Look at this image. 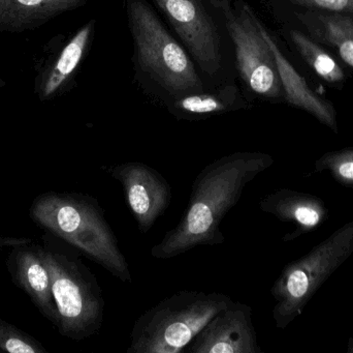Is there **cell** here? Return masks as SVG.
Wrapping results in <instances>:
<instances>
[{
    "label": "cell",
    "mask_w": 353,
    "mask_h": 353,
    "mask_svg": "<svg viewBox=\"0 0 353 353\" xmlns=\"http://www.w3.org/2000/svg\"><path fill=\"white\" fill-rule=\"evenodd\" d=\"M268 153L239 151L205 166L195 178L188 207L174 229L151 249L157 259H171L201 246L225 242L220 225L249 182L271 167Z\"/></svg>",
    "instance_id": "obj_1"
},
{
    "label": "cell",
    "mask_w": 353,
    "mask_h": 353,
    "mask_svg": "<svg viewBox=\"0 0 353 353\" xmlns=\"http://www.w3.org/2000/svg\"><path fill=\"white\" fill-rule=\"evenodd\" d=\"M31 220L70 245L123 283L132 282L130 265L99 202L80 193L47 192L29 209Z\"/></svg>",
    "instance_id": "obj_2"
},
{
    "label": "cell",
    "mask_w": 353,
    "mask_h": 353,
    "mask_svg": "<svg viewBox=\"0 0 353 353\" xmlns=\"http://www.w3.org/2000/svg\"><path fill=\"white\" fill-rule=\"evenodd\" d=\"M137 70L163 102L205 88L201 75L184 46L168 30L146 0H126Z\"/></svg>",
    "instance_id": "obj_3"
},
{
    "label": "cell",
    "mask_w": 353,
    "mask_h": 353,
    "mask_svg": "<svg viewBox=\"0 0 353 353\" xmlns=\"http://www.w3.org/2000/svg\"><path fill=\"white\" fill-rule=\"evenodd\" d=\"M39 254L51 278L60 335L83 341L101 331L105 300L97 278L60 238L45 234Z\"/></svg>",
    "instance_id": "obj_4"
},
{
    "label": "cell",
    "mask_w": 353,
    "mask_h": 353,
    "mask_svg": "<svg viewBox=\"0 0 353 353\" xmlns=\"http://www.w3.org/2000/svg\"><path fill=\"white\" fill-rule=\"evenodd\" d=\"M232 300L218 292L188 290L168 296L137 319L128 353L184 352L195 336Z\"/></svg>",
    "instance_id": "obj_5"
},
{
    "label": "cell",
    "mask_w": 353,
    "mask_h": 353,
    "mask_svg": "<svg viewBox=\"0 0 353 353\" xmlns=\"http://www.w3.org/2000/svg\"><path fill=\"white\" fill-rule=\"evenodd\" d=\"M353 254V220L286 265L272 287L273 319L284 330L302 314L319 288Z\"/></svg>",
    "instance_id": "obj_6"
},
{
    "label": "cell",
    "mask_w": 353,
    "mask_h": 353,
    "mask_svg": "<svg viewBox=\"0 0 353 353\" xmlns=\"http://www.w3.org/2000/svg\"><path fill=\"white\" fill-rule=\"evenodd\" d=\"M220 12L234 45L236 68L243 82L261 97H283L275 57L259 29V19L242 0H228Z\"/></svg>",
    "instance_id": "obj_7"
},
{
    "label": "cell",
    "mask_w": 353,
    "mask_h": 353,
    "mask_svg": "<svg viewBox=\"0 0 353 353\" xmlns=\"http://www.w3.org/2000/svg\"><path fill=\"white\" fill-rule=\"evenodd\" d=\"M167 19L199 72L207 78H219L224 68L221 27L210 10L208 0H153Z\"/></svg>",
    "instance_id": "obj_8"
},
{
    "label": "cell",
    "mask_w": 353,
    "mask_h": 353,
    "mask_svg": "<svg viewBox=\"0 0 353 353\" xmlns=\"http://www.w3.org/2000/svg\"><path fill=\"white\" fill-rule=\"evenodd\" d=\"M94 29L95 20H90L68 39L60 35L48 41L34 66L33 91L39 101H53L72 89L88 53Z\"/></svg>",
    "instance_id": "obj_9"
},
{
    "label": "cell",
    "mask_w": 353,
    "mask_h": 353,
    "mask_svg": "<svg viewBox=\"0 0 353 353\" xmlns=\"http://www.w3.org/2000/svg\"><path fill=\"white\" fill-rule=\"evenodd\" d=\"M109 173L122 184L139 230L147 233L170 207L172 189L169 182L154 168L141 162L118 164L110 168Z\"/></svg>",
    "instance_id": "obj_10"
},
{
    "label": "cell",
    "mask_w": 353,
    "mask_h": 353,
    "mask_svg": "<svg viewBox=\"0 0 353 353\" xmlns=\"http://www.w3.org/2000/svg\"><path fill=\"white\" fill-rule=\"evenodd\" d=\"M190 353H261L248 305L232 300L187 346Z\"/></svg>",
    "instance_id": "obj_11"
},
{
    "label": "cell",
    "mask_w": 353,
    "mask_h": 353,
    "mask_svg": "<svg viewBox=\"0 0 353 353\" xmlns=\"http://www.w3.org/2000/svg\"><path fill=\"white\" fill-rule=\"evenodd\" d=\"M30 240L10 251L6 267L12 281L30 298L41 315L54 327L58 325V310L52 292L51 278L39 254L37 245Z\"/></svg>",
    "instance_id": "obj_12"
},
{
    "label": "cell",
    "mask_w": 353,
    "mask_h": 353,
    "mask_svg": "<svg viewBox=\"0 0 353 353\" xmlns=\"http://www.w3.org/2000/svg\"><path fill=\"white\" fill-rule=\"evenodd\" d=\"M259 207L281 222L292 223L296 230L284 236L290 242L319 228L329 219L330 211L325 201L315 195L290 189H280L261 199Z\"/></svg>",
    "instance_id": "obj_13"
},
{
    "label": "cell",
    "mask_w": 353,
    "mask_h": 353,
    "mask_svg": "<svg viewBox=\"0 0 353 353\" xmlns=\"http://www.w3.org/2000/svg\"><path fill=\"white\" fill-rule=\"evenodd\" d=\"M259 29L273 51L285 101L312 114L321 124L338 133L337 114L333 104L317 95L309 87L304 77L290 64L261 22H259Z\"/></svg>",
    "instance_id": "obj_14"
},
{
    "label": "cell",
    "mask_w": 353,
    "mask_h": 353,
    "mask_svg": "<svg viewBox=\"0 0 353 353\" xmlns=\"http://www.w3.org/2000/svg\"><path fill=\"white\" fill-rule=\"evenodd\" d=\"M168 111L180 120H207L212 116L247 109L248 103L234 83H224L211 90L203 89L165 101Z\"/></svg>",
    "instance_id": "obj_15"
},
{
    "label": "cell",
    "mask_w": 353,
    "mask_h": 353,
    "mask_svg": "<svg viewBox=\"0 0 353 353\" xmlns=\"http://www.w3.org/2000/svg\"><path fill=\"white\" fill-rule=\"evenodd\" d=\"M88 0H0V35L43 27L64 12L83 8Z\"/></svg>",
    "instance_id": "obj_16"
},
{
    "label": "cell",
    "mask_w": 353,
    "mask_h": 353,
    "mask_svg": "<svg viewBox=\"0 0 353 353\" xmlns=\"http://www.w3.org/2000/svg\"><path fill=\"white\" fill-rule=\"evenodd\" d=\"M296 17L315 41L333 48L353 68V15L307 10Z\"/></svg>",
    "instance_id": "obj_17"
},
{
    "label": "cell",
    "mask_w": 353,
    "mask_h": 353,
    "mask_svg": "<svg viewBox=\"0 0 353 353\" xmlns=\"http://www.w3.org/2000/svg\"><path fill=\"white\" fill-rule=\"evenodd\" d=\"M290 35L303 59L321 79L329 83H339L344 80L345 74L341 66L314 39H311L298 29H292Z\"/></svg>",
    "instance_id": "obj_18"
},
{
    "label": "cell",
    "mask_w": 353,
    "mask_h": 353,
    "mask_svg": "<svg viewBox=\"0 0 353 353\" xmlns=\"http://www.w3.org/2000/svg\"><path fill=\"white\" fill-rule=\"evenodd\" d=\"M315 171L327 172L338 184L353 193V147L330 151L314 164Z\"/></svg>",
    "instance_id": "obj_19"
},
{
    "label": "cell",
    "mask_w": 353,
    "mask_h": 353,
    "mask_svg": "<svg viewBox=\"0 0 353 353\" xmlns=\"http://www.w3.org/2000/svg\"><path fill=\"white\" fill-rule=\"evenodd\" d=\"M0 350L10 353H46L34 338L0 319Z\"/></svg>",
    "instance_id": "obj_20"
},
{
    "label": "cell",
    "mask_w": 353,
    "mask_h": 353,
    "mask_svg": "<svg viewBox=\"0 0 353 353\" xmlns=\"http://www.w3.org/2000/svg\"><path fill=\"white\" fill-rule=\"evenodd\" d=\"M309 10L353 15V0H285Z\"/></svg>",
    "instance_id": "obj_21"
},
{
    "label": "cell",
    "mask_w": 353,
    "mask_h": 353,
    "mask_svg": "<svg viewBox=\"0 0 353 353\" xmlns=\"http://www.w3.org/2000/svg\"><path fill=\"white\" fill-rule=\"evenodd\" d=\"M26 238H0V246H17V245L22 244V242H27Z\"/></svg>",
    "instance_id": "obj_22"
},
{
    "label": "cell",
    "mask_w": 353,
    "mask_h": 353,
    "mask_svg": "<svg viewBox=\"0 0 353 353\" xmlns=\"http://www.w3.org/2000/svg\"><path fill=\"white\" fill-rule=\"evenodd\" d=\"M208 1L211 3V6H213L214 8H216V10L220 12L222 6H223V4L225 3L228 0H208Z\"/></svg>",
    "instance_id": "obj_23"
},
{
    "label": "cell",
    "mask_w": 353,
    "mask_h": 353,
    "mask_svg": "<svg viewBox=\"0 0 353 353\" xmlns=\"http://www.w3.org/2000/svg\"><path fill=\"white\" fill-rule=\"evenodd\" d=\"M347 353H353V337L348 342Z\"/></svg>",
    "instance_id": "obj_24"
},
{
    "label": "cell",
    "mask_w": 353,
    "mask_h": 353,
    "mask_svg": "<svg viewBox=\"0 0 353 353\" xmlns=\"http://www.w3.org/2000/svg\"><path fill=\"white\" fill-rule=\"evenodd\" d=\"M6 86V80H4L3 78H1L0 77V89L3 88V87Z\"/></svg>",
    "instance_id": "obj_25"
}]
</instances>
